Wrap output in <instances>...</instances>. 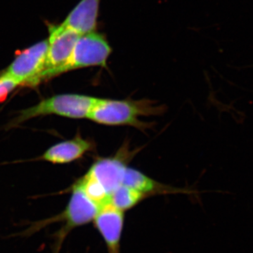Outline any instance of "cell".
<instances>
[{"instance_id": "cell-7", "label": "cell", "mask_w": 253, "mask_h": 253, "mask_svg": "<svg viewBox=\"0 0 253 253\" xmlns=\"http://www.w3.org/2000/svg\"><path fill=\"white\" fill-rule=\"evenodd\" d=\"M101 209L91 201L78 182L73 187L72 196L66 209L62 214L66 221V229H72L78 226L85 225L91 221Z\"/></svg>"}, {"instance_id": "cell-6", "label": "cell", "mask_w": 253, "mask_h": 253, "mask_svg": "<svg viewBox=\"0 0 253 253\" xmlns=\"http://www.w3.org/2000/svg\"><path fill=\"white\" fill-rule=\"evenodd\" d=\"M96 229L100 233L107 248L108 253H121V242L125 214L112 204H106L99 210L94 219Z\"/></svg>"}, {"instance_id": "cell-8", "label": "cell", "mask_w": 253, "mask_h": 253, "mask_svg": "<svg viewBox=\"0 0 253 253\" xmlns=\"http://www.w3.org/2000/svg\"><path fill=\"white\" fill-rule=\"evenodd\" d=\"M126 168L124 158L119 153L114 157L97 160L91 166L88 173L104 188L111 196L113 191L122 184Z\"/></svg>"}, {"instance_id": "cell-5", "label": "cell", "mask_w": 253, "mask_h": 253, "mask_svg": "<svg viewBox=\"0 0 253 253\" xmlns=\"http://www.w3.org/2000/svg\"><path fill=\"white\" fill-rule=\"evenodd\" d=\"M48 40L37 43L16 56L3 73L19 84L29 86L42 72L48 50Z\"/></svg>"}, {"instance_id": "cell-13", "label": "cell", "mask_w": 253, "mask_h": 253, "mask_svg": "<svg viewBox=\"0 0 253 253\" xmlns=\"http://www.w3.org/2000/svg\"><path fill=\"white\" fill-rule=\"evenodd\" d=\"M87 197L100 208L110 204V195L94 178L86 173L77 181Z\"/></svg>"}, {"instance_id": "cell-12", "label": "cell", "mask_w": 253, "mask_h": 253, "mask_svg": "<svg viewBox=\"0 0 253 253\" xmlns=\"http://www.w3.org/2000/svg\"><path fill=\"white\" fill-rule=\"evenodd\" d=\"M147 196L136 190L121 185L111 194L110 203L124 212L134 208Z\"/></svg>"}, {"instance_id": "cell-4", "label": "cell", "mask_w": 253, "mask_h": 253, "mask_svg": "<svg viewBox=\"0 0 253 253\" xmlns=\"http://www.w3.org/2000/svg\"><path fill=\"white\" fill-rule=\"evenodd\" d=\"M49 45L44 70L29 86L36 85L42 81L56 76L59 68L68 61L76 42L82 36L62 25H49Z\"/></svg>"}, {"instance_id": "cell-2", "label": "cell", "mask_w": 253, "mask_h": 253, "mask_svg": "<svg viewBox=\"0 0 253 253\" xmlns=\"http://www.w3.org/2000/svg\"><path fill=\"white\" fill-rule=\"evenodd\" d=\"M98 98L80 94L56 95L39 104L23 110L13 121L18 125L31 118L56 114L71 118H88Z\"/></svg>"}, {"instance_id": "cell-10", "label": "cell", "mask_w": 253, "mask_h": 253, "mask_svg": "<svg viewBox=\"0 0 253 253\" xmlns=\"http://www.w3.org/2000/svg\"><path fill=\"white\" fill-rule=\"evenodd\" d=\"M92 148L90 141L77 136L71 140L65 141L49 148L42 159L53 163H67L81 158Z\"/></svg>"}, {"instance_id": "cell-3", "label": "cell", "mask_w": 253, "mask_h": 253, "mask_svg": "<svg viewBox=\"0 0 253 253\" xmlns=\"http://www.w3.org/2000/svg\"><path fill=\"white\" fill-rule=\"evenodd\" d=\"M112 48L106 38L99 33L82 35L66 63L59 68L56 76L78 68L100 66L106 68Z\"/></svg>"}, {"instance_id": "cell-1", "label": "cell", "mask_w": 253, "mask_h": 253, "mask_svg": "<svg viewBox=\"0 0 253 253\" xmlns=\"http://www.w3.org/2000/svg\"><path fill=\"white\" fill-rule=\"evenodd\" d=\"M162 106L150 100H114L99 99L88 118L95 123L106 126H129L139 129L147 127L141 122V116H154L163 112Z\"/></svg>"}, {"instance_id": "cell-14", "label": "cell", "mask_w": 253, "mask_h": 253, "mask_svg": "<svg viewBox=\"0 0 253 253\" xmlns=\"http://www.w3.org/2000/svg\"><path fill=\"white\" fill-rule=\"evenodd\" d=\"M18 84L12 79L5 76H0V101L4 100L8 94L17 86Z\"/></svg>"}, {"instance_id": "cell-9", "label": "cell", "mask_w": 253, "mask_h": 253, "mask_svg": "<svg viewBox=\"0 0 253 253\" xmlns=\"http://www.w3.org/2000/svg\"><path fill=\"white\" fill-rule=\"evenodd\" d=\"M100 1L101 0H81L61 25L80 35L94 32Z\"/></svg>"}, {"instance_id": "cell-11", "label": "cell", "mask_w": 253, "mask_h": 253, "mask_svg": "<svg viewBox=\"0 0 253 253\" xmlns=\"http://www.w3.org/2000/svg\"><path fill=\"white\" fill-rule=\"evenodd\" d=\"M121 185L136 190L148 196L155 194L175 193V190H169L167 186L160 184L142 172L127 167L125 170Z\"/></svg>"}]
</instances>
